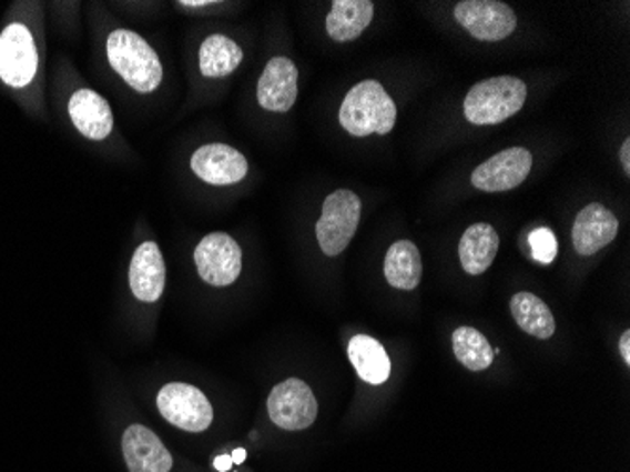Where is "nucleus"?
<instances>
[{"label":"nucleus","instance_id":"obj_1","mask_svg":"<svg viewBox=\"0 0 630 472\" xmlns=\"http://www.w3.org/2000/svg\"><path fill=\"white\" fill-rule=\"evenodd\" d=\"M397 123V104L376 80L357 83L341 107V125L354 137L389 134Z\"/></svg>","mask_w":630,"mask_h":472},{"label":"nucleus","instance_id":"obj_2","mask_svg":"<svg viewBox=\"0 0 630 472\" xmlns=\"http://www.w3.org/2000/svg\"><path fill=\"white\" fill-rule=\"evenodd\" d=\"M106 53L112 69L139 93H152L161 86L163 67L159 56L136 32L126 29L112 32Z\"/></svg>","mask_w":630,"mask_h":472},{"label":"nucleus","instance_id":"obj_3","mask_svg":"<svg viewBox=\"0 0 630 472\" xmlns=\"http://www.w3.org/2000/svg\"><path fill=\"white\" fill-rule=\"evenodd\" d=\"M527 101V83L516 76L478 82L465 99V118L472 125H498L516 116Z\"/></svg>","mask_w":630,"mask_h":472},{"label":"nucleus","instance_id":"obj_4","mask_svg":"<svg viewBox=\"0 0 630 472\" xmlns=\"http://www.w3.org/2000/svg\"><path fill=\"white\" fill-rule=\"evenodd\" d=\"M363 202L349 189H338L323 202L322 218L315 223V234L322 252L336 258L346 250L360 223Z\"/></svg>","mask_w":630,"mask_h":472},{"label":"nucleus","instance_id":"obj_5","mask_svg":"<svg viewBox=\"0 0 630 472\" xmlns=\"http://www.w3.org/2000/svg\"><path fill=\"white\" fill-rule=\"evenodd\" d=\"M158 409L166 422L190 433H202L214 422V410L199 388L172 382L159 391Z\"/></svg>","mask_w":630,"mask_h":472},{"label":"nucleus","instance_id":"obj_6","mask_svg":"<svg viewBox=\"0 0 630 472\" xmlns=\"http://www.w3.org/2000/svg\"><path fill=\"white\" fill-rule=\"evenodd\" d=\"M195 263L204 282L227 288L242 272V248L227 233H210L196 245Z\"/></svg>","mask_w":630,"mask_h":472},{"label":"nucleus","instance_id":"obj_7","mask_svg":"<svg viewBox=\"0 0 630 472\" xmlns=\"http://www.w3.org/2000/svg\"><path fill=\"white\" fill-rule=\"evenodd\" d=\"M317 399L308 384L298 378H289L277 384L268 395V414L272 422L287 431L308 429L317 418Z\"/></svg>","mask_w":630,"mask_h":472},{"label":"nucleus","instance_id":"obj_8","mask_svg":"<svg viewBox=\"0 0 630 472\" xmlns=\"http://www.w3.org/2000/svg\"><path fill=\"white\" fill-rule=\"evenodd\" d=\"M39 69V51L26 26L12 23L0 34V78L12 88H26Z\"/></svg>","mask_w":630,"mask_h":472},{"label":"nucleus","instance_id":"obj_9","mask_svg":"<svg viewBox=\"0 0 630 472\" xmlns=\"http://www.w3.org/2000/svg\"><path fill=\"white\" fill-rule=\"evenodd\" d=\"M455 19L474 38L498 42L516 31V12L498 0H463L455 7Z\"/></svg>","mask_w":630,"mask_h":472},{"label":"nucleus","instance_id":"obj_10","mask_svg":"<svg viewBox=\"0 0 630 472\" xmlns=\"http://www.w3.org/2000/svg\"><path fill=\"white\" fill-rule=\"evenodd\" d=\"M532 155L525 148H508L487 159L472 172V185L486 193L510 191L529 178Z\"/></svg>","mask_w":630,"mask_h":472},{"label":"nucleus","instance_id":"obj_11","mask_svg":"<svg viewBox=\"0 0 630 472\" xmlns=\"http://www.w3.org/2000/svg\"><path fill=\"white\" fill-rule=\"evenodd\" d=\"M196 177L212 185H233L246 178L247 161L238 150L227 144H206L191 158Z\"/></svg>","mask_w":630,"mask_h":472},{"label":"nucleus","instance_id":"obj_12","mask_svg":"<svg viewBox=\"0 0 630 472\" xmlns=\"http://www.w3.org/2000/svg\"><path fill=\"white\" fill-rule=\"evenodd\" d=\"M298 94V69L287 57H274L257 83V101L268 112H289Z\"/></svg>","mask_w":630,"mask_h":472},{"label":"nucleus","instance_id":"obj_13","mask_svg":"<svg viewBox=\"0 0 630 472\" xmlns=\"http://www.w3.org/2000/svg\"><path fill=\"white\" fill-rule=\"evenodd\" d=\"M618 233L619 220L613 212L600 202H591L573 220V250L583 258H589L611 244Z\"/></svg>","mask_w":630,"mask_h":472},{"label":"nucleus","instance_id":"obj_14","mask_svg":"<svg viewBox=\"0 0 630 472\" xmlns=\"http://www.w3.org/2000/svg\"><path fill=\"white\" fill-rule=\"evenodd\" d=\"M123 453L131 472H171L172 455L158 434L144 425H131L123 434Z\"/></svg>","mask_w":630,"mask_h":472},{"label":"nucleus","instance_id":"obj_15","mask_svg":"<svg viewBox=\"0 0 630 472\" xmlns=\"http://www.w3.org/2000/svg\"><path fill=\"white\" fill-rule=\"evenodd\" d=\"M164 282L166 267L159 245L155 242L140 244L129 269V283L134 297L142 302L159 301L163 295Z\"/></svg>","mask_w":630,"mask_h":472},{"label":"nucleus","instance_id":"obj_16","mask_svg":"<svg viewBox=\"0 0 630 472\" xmlns=\"http://www.w3.org/2000/svg\"><path fill=\"white\" fill-rule=\"evenodd\" d=\"M70 120L83 137L91 140H104L114 129V113L106 99L91 89H80L70 97Z\"/></svg>","mask_w":630,"mask_h":472},{"label":"nucleus","instance_id":"obj_17","mask_svg":"<svg viewBox=\"0 0 630 472\" xmlns=\"http://www.w3.org/2000/svg\"><path fill=\"white\" fill-rule=\"evenodd\" d=\"M500 239L489 223H474L463 233L459 242V258L463 269L470 277H479L491 267L498 255Z\"/></svg>","mask_w":630,"mask_h":472},{"label":"nucleus","instance_id":"obj_18","mask_svg":"<svg viewBox=\"0 0 630 472\" xmlns=\"http://www.w3.org/2000/svg\"><path fill=\"white\" fill-rule=\"evenodd\" d=\"M347 358L366 384H385L392 376V359L378 340L357 334L347 344Z\"/></svg>","mask_w":630,"mask_h":472},{"label":"nucleus","instance_id":"obj_19","mask_svg":"<svg viewBox=\"0 0 630 472\" xmlns=\"http://www.w3.org/2000/svg\"><path fill=\"white\" fill-rule=\"evenodd\" d=\"M373 18L370 0H335L327 16L328 37L335 42H352L366 31Z\"/></svg>","mask_w":630,"mask_h":472},{"label":"nucleus","instance_id":"obj_20","mask_svg":"<svg viewBox=\"0 0 630 472\" xmlns=\"http://www.w3.org/2000/svg\"><path fill=\"white\" fill-rule=\"evenodd\" d=\"M385 280L397 290H416L423 277L421 253L410 240H398L387 250Z\"/></svg>","mask_w":630,"mask_h":472},{"label":"nucleus","instance_id":"obj_21","mask_svg":"<svg viewBox=\"0 0 630 472\" xmlns=\"http://www.w3.org/2000/svg\"><path fill=\"white\" fill-rule=\"evenodd\" d=\"M511 315L519 329L535 339L548 340L555 334V318L548 304L529 291L511 297Z\"/></svg>","mask_w":630,"mask_h":472},{"label":"nucleus","instance_id":"obj_22","mask_svg":"<svg viewBox=\"0 0 630 472\" xmlns=\"http://www.w3.org/2000/svg\"><path fill=\"white\" fill-rule=\"evenodd\" d=\"M244 59V51L233 38L212 34L202 42L199 51L201 72L206 78H225L238 69Z\"/></svg>","mask_w":630,"mask_h":472},{"label":"nucleus","instance_id":"obj_23","mask_svg":"<svg viewBox=\"0 0 630 472\" xmlns=\"http://www.w3.org/2000/svg\"><path fill=\"white\" fill-rule=\"evenodd\" d=\"M451 342H454L455 358L459 359L460 365L467 366L468 371H486L491 366L495 350L478 329L467 325L455 329Z\"/></svg>","mask_w":630,"mask_h":472},{"label":"nucleus","instance_id":"obj_24","mask_svg":"<svg viewBox=\"0 0 630 472\" xmlns=\"http://www.w3.org/2000/svg\"><path fill=\"white\" fill-rule=\"evenodd\" d=\"M530 255L540 264H551L559 253V244L553 231L548 227H540L529 234Z\"/></svg>","mask_w":630,"mask_h":472},{"label":"nucleus","instance_id":"obj_25","mask_svg":"<svg viewBox=\"0 0 630 472\" xmlns=\"http://www.w3.org/2000/svg\"><path fill=\"white\" fill-rule=\"evenodd\" d=\"M619 353L623 355V361L630 365V331H624L619 339Z\"/></svg>","mask_w":630,"mask_h":472},{"label":"nucleus","instance_id":"obj_26","mask_svg":"<svg viewBox=\"0 0 630 472\" xmlns=\"http://www.w3.org/2000/svg\"><path fill=\"white\" fill-rule=\"evenodd\" d=\"M619 159H621V164H623L624 174L629 177L630 174V139L624 140L621 144V150H619Z\"/></svg>","mask_w":630,"mask_h":472},{"label":"nucleus","instance_id":"obj_27","mask_svg":"<svg viewBox=\"0 0 630 472\" xmlns=\"http://www.w3.org/2000/svg\"><path fill=\"white\" fill-rule=\"evenodd\" d=\"M233 465H234L233 458H231V455H220V458H215L214 461L215 471L227 472L231 471V466Z\"/></svg>","mask_w":630,"mask_h":472},{"label":"nucleus","instance_id":"obj_28","mask_svg":"<svg viewBox=\"0 0 630 472\" xmlns=\"http://www.w3.org/2000/svg\"><path fill=\"white\" fill-rule=\"evenodd\" d=\"M180 4L187 8H201L209 7V4H212V2H210V0H183V2H180Z\"/></svg>","mask_w":630,"mask_h":472},{"label":"nucleus","instance_id":"obj_29","mask_svg":"<svg viewBox=\"0 0 630 472\" xmlns=\"http://www.w3.org/2000/svg\"><path fill=\"white\" fill-rule=\"evenodd\" d=\"M246 450H242V448H238V450H234L233 455H231V458H233V463H236V465H240V463H244V461H246Z\"/></svg>","mask_w":630,"mask_h":472}]
</instances>
